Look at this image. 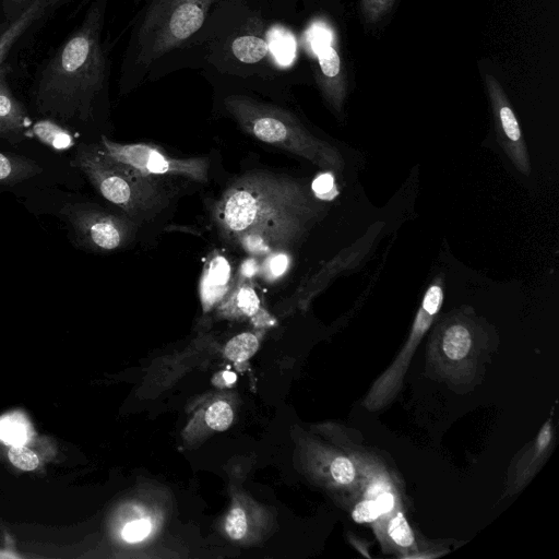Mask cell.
Instances as JSON below:
<instances>
[{"mask_svg": "<svg viewBox=\"0 0 559 559\" xmlns=\"http://www.w3.org/2000/svg\"><path fill=\"white\" fill-rule=\"evenodd\" d=\"M224 106L238 126L250 136L320 166L333 162L329 146L311 135L289 111L245 95H230Z\"/></svg>", "mask_w": 559, "mask_h": 559, "instance_id": "cell-3", "label": "cell"}, {"mask_svg": "<svg viewBox=\"0 0 559 559\" xmlns=\"http://www.w3.org/2000/svg\"><path fill=\"white\" fill-rule=\"evenodd\" d=\"M333 189V178L329 174L320 176L313 182V190L318 195L328 194Z\"/></svg>", "mask_w": 559, "mask_h": 559, "instance_id": "cell-26", "label": "cell"}, {"mask_svg": "<svg viewBox=\"0 0 559 559\" xmlns=\"http://www.w3.org/2000/svg\"><path fill=\"white\" fill-rule=\"evenodd\" d=\"M10 462L20 469L33 471L38 466L37 455L26 447L13 445L8 452Z\"/></svg>", "mask_w": 559, "mask_h": 559, "instance_id": "cell-20", "label": "cell"}, {"mask_svg": "<svg viewBox=\"0 0 559 559\" xmlns=\"http://www.w3.org/2000/svg\"><path fill=\"white\" fill-rule=\"evenodd\" d=\"M224 528L226 534L234 540H240L247 534L248 520L246 512L240 507H234L229 510Z\"/></svg>", "mask_w": 559, "mask_h": 559, "instance_id": "cell-18", "label": "cell"}, {"mask_svg": "<svg viewBox=\"0 0 559 559\" xmlns=\"http://www.w3.org/2000/svg\"><path fill=\"white\" fill-rule=\"evenodd\" d=\"M402 0H356L355 11L366 35L378 37L390 25Z\"/></svg>", "mask_w": 559, "mask_h": 559, "instance_id": "cell-8", "label": "cell"}, {"mask_svg": "<svg viewBox=\"0 0 559 559\" xmlns=\"http://www.w3.org/2000/svg\"><path fill=\"white\" fill-rule=\"evenodd\" d=\"M234 412L226 401L213 402L206 409L205 421L216 431L226 430L233 423Z\"/></svg>", "mask_w": 559, "mask_h": 559, "instance_id": "cell-16", "label": "cell"}, {"mask_svg": "<svg viewBox=\"0 0 559 559\" xmlns=\"http://www.w3.org/2000/svg\"><path fill=\"white\" fill-rule=\"evenodd\" d=\"M442 346L448 358L453 360L465 358L472 346L471 333L461 324L452 325L444 333Z\"/></svg>", "mask_w": 559, "mask_h": 559, "instance_id": "cell-12", "label": "cell"}, {"mask_svg": "<svg viewBox=\"0 0 559 559\" xmlns=\"http://www.w3.org/2000/svg\"><path fill=\"white\" fill-rule=\"evenodd\" d=\"M0 438L14 445L21 444L26 440V428L15 419H3L0 423Z\"/></svg>", "mask_w": 559, "mask_h": 559, "instance_id": "cell-22", "label": "cell"}, {"mask_svg": "<svg viewBox=\"0 0 559 559\" xmlns=\"http://www.w3.org/2000/svg\"><path fill=\"white\" fill-rule=\"evenodd\" d=\"M549 440H550V428H549V424H546L544 426V428L540 430L538 439H537L539 449L543 450L548 444Z\"/></svg>", "mask_w": 559, "mask_h": 559, "instance_id": "cell-29", "label": "cell"}, {"mask_svg": "<svg viewBox=\"0 0 559 559\" xmlns=\"http://www.w3.org/2000/svg\"><path fill=\"white\" fill-rule=\"evenodd\" d=\"M308 41L317 61V84L329 105L341 111L352 74L341 39L332 26L318 23L309 29Z\"/></svg>", "mask_w": 559, "mask_h": 559, "instance_id": "cell-7", "label": "cell"}, {"mask_svg": "<svg viewBox=\"0 0 559 559\" xmlns=\"http://www.w3.org/2000/svg\"><path fill=\"white\" fill-rule=\"evenodd\" d=\"M94 189L127 216L147 219L170 202L173 193L162 179L143 175L108 157L98 144H82L72 160Z\"/></svg>", "mask_w": 559, "mask_h": 559, "instance_id": "cell-2", "label": "cell"}, {"mask_svg": "<svg viewBox=\"0 0 559 559\" xmlns=\"http://www.w3.org/2000/svg\"><path fill=\"white\" fill-rule=\"evenodd\" d=\"M258 348V336L251 332H243L234 336L226 343L224 355L231 361L241 362L253 356Z\"/></svg>", "mask_w": 559, "mask_h": 559, "instance_id": "cell-13", "label": "cell"}, {"mask_svg": "<svg viewBox=\"0 0 559 559\" xmlns=\"http://www.w3.org/2000/svg\"><path fill=\"white\" fill-rule=\"evenodd\" d=\"M152 530V522L147 518L133 520L124 525L121 535L129 543L143 540Z\"/></svg>", "mask_w": 559, "mask_h": 559, "instance_id": "cell-21", "label": "cell"}, {"mask_svg": "<svg viewBox=\"0 0 559 559\" xmlns=\"http://www.w3.org/2000/svg\"><path fill=\"white\" fill-rule=\"evenodd\" d=\"M378 507L382 513H388L393 509L394 496L390 492H383L376 499Z\"/></svg>", "mask_w": 559, "mask_h": 559, "instance_id": "cell-27", "label": "cell"}, {"mask_svg": "<svg viewBox=\"0 0 559 559\" xmlns=\"http://www.w3.org/2000/svg\"><path fill=\"white\" fill-rule=\"evenodd\" d=\"M314 214L306 187L284 174L254 170L237 177L215 201L212 218L229 243L251 253L288 250Z\"/></svg>", "mask_w": 559, "mask_h": 559, "instance_id": "cell-1", "label": "cell"}, {"mask_svg": "<svg viewBox=\"0 0 559 559\" xmlns=\"http://www.w3.org/2000/svg\"><path fill=\"white\" fill-rule=\"evenodd\" d=\"M330 472L333 479L338 484L347 485L355 478L354 465L345 456L335 457L330 465Z\"/></svg>", "mask_w": 559, "mask_h": 559, "instance_id": "cell-23", "label": "cell"}, {"mask_svg": "<svg viewBox=\"0 0 559 559\" xmlns=\"http://www.w3.org/2000/svg\"><path fill=\"white\" fill-rule=\"evenodd\" d=\"M269 51L282 66H288L295 58L296 43L294 36L285 28L273 27L269 32Z\"/></svg>", "mask_w": 559, "mask_h": 559, "instance_id": "cell-11", "label": "cell"}, {"mask_svg": "<svg viewBox=\"0 0 559 559\" xmlns=\"http://www.w3.org/2000/svg\"><path fill=\"white\" fill-rule=\"evenodd\" d=\"M443 293L440 286L432 285L425 294L421 308L431 314H436L442 304Z\"/></svg>", "mask_w": 559, "mask_h": 559, "instance_id": "cell-25", "label": "cell"}, {"mask_svg": "<svg viewBox=\"0 0 559 559\" xmlns=\"http://www.w3.org/2000/svg\"><path fill=\"white\" fill-rule=\"evenodd\" d=\"M90 53V43L83 36L72 38L63 49L61 63L66 71L72 72L81 68Z\"/></svg>", "mask_w": 559, "mask_h": 559, "instance_id": "cell-15", "label": "cell"}, {"mask_svg": "<svg viewBox=\"0 0 559 559\" xmlns=\"http://www.w3.org/2000/svg\"><path fill=\"white\" fill-rule=\"evenodd\" d=\"M217 0H153L139 31V58L147 67L179 47L203 25Z\"/></svg>", "mask_w": 559, "mask_h": 559, "instance_id": "cell-4", "label": "cell"}, {"mask_svg": "<svg viewBox=\"0 0 559 559\" xmlns=\"http://www.w3.org/2000/svg\"><path fill=\"white\" fill-rule=\"evenodd\" d=\"M381 511L376 500L366 499L358 502L352 511V518L356 523H368L376 521Z\"/></svg>", "mask_w": 559, "mask_h": 559, "instance_id": "cell-24", "label": "cell"}, {"mask_svg": "<svg viewBox=\"0 0 559 559\" xmlns=\"http://www.w3.org/2000/svg\"><path fill=\"white\" fill-rule=\"evenodd\" d=\"M102 151L111 159L153 178H183L194 182L209 181L210 160L204 156L174 157L150 143H119L102 135Z\"/></svg>", "mask_w": 559, "mask_h": 559, "instance_id": "cell-5", "label": "cell"}, {"mask_svg": "<svg viewBox=\"0 0 559 559\" xmlns=\"http://www.w3.org/2000/svg\"><path fill=\"white\" fill-rule=\"evenodd\" d=\"M236 376L230 371H223L215 376L213 381L217 386L230 385L235 382Z\"/></svg>", "mask_w": 559, "mask_h": 559, "instance_id": "cell-28", "label": "cell"}, {"mask_svg": "<svg viewBox=\"0 0 559 559\" xmlns=\"http://www.w3.org/2000/svg\"><path fill=\"white\" fill-rule=\"evenodd\" d=\"M21 127L22 122L12 100L7 95L0 94V136L19 132Z\"/></svg>", "mask_w": 559, "mask_h": 559, "instance_id": "cell-17", "label": "cell"}, {"mask_svg": "<svg viewBox=\"0 0 559 559\" xmlns=\"http://www.w3.org/2000/svg\"><path fill=\"white\" fill-rule=\"evenodd\" d=\"M388 532L392 540L401 547H409L414 543L413 531L402 512L390 521Z\"/></svg>", "mask_w": 559, "mask_h": 559, "instance_id": "cell-19", "label": "cell"}, {"mask_svg": "<svg viewBox=\"0 0 559 559\" xmlns=\"http://www.w3.org/2000/svg\"><path fill=\"white\" fill-rule=\"evenodd\" d=\"M41 171L43 168L31 158L0 152V185L12 186Z\"/></svg>", "mask_w": 559, "mask_h": 559, "instance_id": "cell-9", "label": "cell"}, {"mask_svg": "<svg viewBox=\"0 0 559 559\" xmlns=\"http://www.w3.org/2000/svg\"><path fill=\"white\" fill-rule=\"evenodd\" d=\"M61 214L78 243L91 251L110 252L124 248L135 231L131 217L110 213L93 203H69Z\"/></svg>", "mask_w": 559, "mask_h": 559, "instance_id": "cell-6", "label": "cell"}, {"mask_svg": "<svg viewBox=\"0 0 559 559\" xmlns=\"http://www.w3.org/2000/svg\"><path fill=\"white\" fill-rule=\"evenodd\" d=\"M33 131L44 144L49 145L55 150L68 148L73 142V139L68 131L47 120L37 122L34 126Z\"/></svg>", "mask_w": 559, "mask_h": 559, "instance_id": "cell-14", "label": "cell"}, {"mask_svg": "<svg viewBox=\"0 0 559 559\" xmlns=\"http://www.w3.org/2000/svg\"><path fill=\"white\" fill-rule=\"evenodd\" d=\"M230 49L236 59L243 63L259 62L269 53L267 40L252 34L236 37Z\"/></svg>", "mask_w": 559, "mask_h": 559, "instance_id": "cell-10", "label": "cell"}]
</instances>
